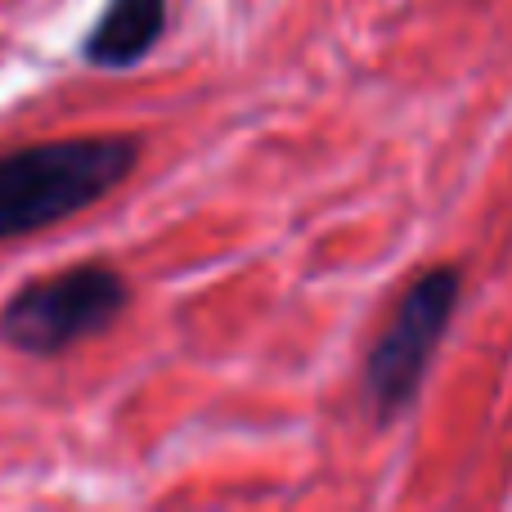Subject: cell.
I'll list each match as a JSON object with an SVG mask.
<instances>
[{
	"label": "cell",
	"instance_id": "cell-1",
	"mask_svg": "<svg viewBox=\"0 0 512 512\" xmlns=\"http://www.w3.org/2000/svg\"><path fill=\"white\" fill-rule=\"evenodd\" d=\"M140 162L135 135H72L0 158V243L41 234L108 198Z\"/></svg>",
	"mask_w": 512,
	"mask_h": 512
},
{
	"label": "cell",
	"instance_id": "cell-2",
	"mask_svg": "<svg viewBox=\"0 0 512 512\" xmlns=\"http://www.w3.org/2000/svg\"><path fill=\"white\" fill-rule=\"evenodd\" d=\"M131 306V283L104 261L32 279L0 306V342L23 355H63L68 346L99 337Z\"/></svg>",
	"mask_w": 512,
	"mask_h": 512
},
{
	"label": "cell",
	"instance_id": "cell-3",
	"mask_svg": "<svg viewBox=\"0 0 512 512\" xmlns=\"http://www.w3.org/2000/svg\"><path fill=\"white\" fill-rule=\"evenodd\" d=\"M454 306H459V270L454 265H436L405 288L400 306L391 310L387 328L378 333L369 360H364V396L378 418H396L414 405L427 364H432L436 346L454 319Z\"/></svg>",
	"mask_w": 512,
	"mask_h": 512
},
{
	"label": "cell",
	"instance_id": "cell-4",
	"mask_svg": "<svg viewBox=\"0 0 512 512\" xmlns=\"http://www.w3.org/2000/svg\"><path fill=\"white\" fill-rule=\"evenodd\" d=\"M162 32H167V0H108L81 41V59L90 68L126 72L149 59Z\"/></svg>",
	"mask_w": 512,
	"mask_h": 512
}]
</instances>
